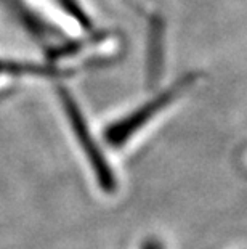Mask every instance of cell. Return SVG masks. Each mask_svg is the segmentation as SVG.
I'll return each mask as SVG.
<instances>
[{
  "mask_svg": "<svg viewBox=\"0 0 247 249\" xmlns=\"http://www.w3.org/2000/svg\"><path fill=\"white\" fill-rule=\"evenodd\" d=\"M58 95H60L63 107L66 109V116H67V119H69L72 130H74L79 145H81L82 151L85 153L87 160L90 162L93 172H95V177L98 180L99 187H101L106 193L115 192L117 183H115L114 172L111 171L106 158L103 156V153L99 151L98 145L95 143V140H93V137L90 134V130H88L85 119H83L77 103L74 102V98L71 97V93L65 89H58Z\"/></svg>",
  "mask_w": 247,
  "mask_h": 249,
  "instance_id": "1",
  "label": "cell"
},
{
  "mask_svg": "<svg viewBox=\"0 0 247 249\" xmlns=\"http://www.w3.org/2000/svg\"><path fill=\"white\" fill-rule=\"evenodd\" d=\"M196 81V76L194 74H188L183 79H180L177 84L165 90L164 93H161L159 97H156L151 102L145 103L143 107L135 109L132 114L125 116V118L119 119L117 123H114L104 130V139H106L109 146H122L125 142L130 140V137L138 129H141L151 118H154L157 114V111H161L162 108H165L177 95H180L186 87H190V84Z\"/></svg>",
  "mask_w": 247,
  "mask_h": 249,
  "instance_id": "2",
  "label": "cell"
},
{
  "mask_svg": "<svg viewBox=\"0 0 247 249\" xmlns=\"http://www.w3.org/2000/svg\"><path fill=\"white\" fill-rule=\"evenodd\" d=\"M55 2L60 5L66 15H69L72 19H76V23L81 24V28H83L85 31H92V19L83 12V8L79 5L77 0H55Z\"/></svg>",
  "mask_w": 247,
  "mask_h": 249,
  "instance_id": "3",
  "label": "cell"
},
{
  "mask_svg": "<svg viewBox=\"0 0 247 249\" xmlns=\"http://www.w3.org/2000/svg\"><path fill=\"white\" fill-rule=\"evenodd\" d=\"M8 93H10V92H2V93H0V100H2L3 97H7Z\"/></svg>",
  "mask_w": 247,
  "mask_h": 249,
  "instance_id": "4",
  "label": "cell"
}]
</instances>
